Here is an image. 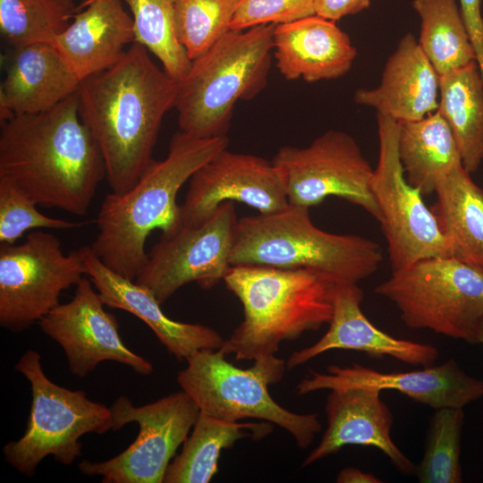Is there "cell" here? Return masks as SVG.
<instances>
[{
  "instance_id": "cell-29",
  "label": "cell",
  "mask_w": 483,
  "mask_h": 483,
  "mask_svg": "<svg viewBox=\"0 0 483 483\" xmlns=\"http://www.w3.org/2000/svg\"><path fill=\"white\" fill-rule=\"evenodd\" d=\"M420 19L418 43L440 76L477 62L455 0H413Z\"/></svg>"
},
{
  "instance_id": "cell-26",
  "label": "cell",
  "mask_w": 483,
  "mask_h": 483,
  "mask_svg": "<svg viewBox=\"0 0 483 483\" xmlns=\"http://www.w3.org/2000/svg\"><path fill=\"white\" fill-rule=\"evenodd\" d=\"M398 156L407 182L423 196L462 165L453 132L436 110L424 118L400 123Z\"/></svg>"
},
{
  "instance_id": "cell-9",
  "label": "cell",
  "mask_w": 483,
  "mask_h": 483,
  "mask_svg": "<svg viewBox=\"0 0 483 483\" xmlns=\"http://www.w3.org/2000/svg\"><path fill=\"white\" fill-rule=\"evenodd\" d=\"M15 369L30 384L31 405L24 434L3 447L5 461L18 472L32 477L41 461L52 455L71 465L81 455L80 437L110 430L111 410L52 382L45 374L40 354L28 350Z\"/></svg>"
},
{
  "instance_id": "cell-30",
  "label": "cell",
  "mask_w": 483,
  "mask_h": 483,
  "mask_svg": "<svg viewBox=\"0 0 483 483\" xmlns=\"http://www.w3.org/2000/svg\"><path fill=\"white\" fill-rule=\"evenodd\" d=\"M75 10L72 0H0L1 34L12 47L53 45Z\"/></svg>"
},
{
  "instance_id": "cell-7",
  "label": "cell",
  "mask_w": 483,
  "mask_h": 483,
  "mask_svg": "<svg viewBox=\"0 0 483 483\" xmlns=\"http://www.w3.org/2000/svg\"><path fill=\"white\" fill-rule=\"evenodd\" d=\"M226 355L222 348L198 351L177 375V383L200 413L226 422L262 419L286 430L300 448L309 447L322 429L318 414L292 412L268 391L270 385L283 379L286 361L271 354L255 359L249 369H240Z\"/></svg>"
},
{
  "instance_id": "cell-20",
  "label": "cell",
  "mask_w": 483,
  "mask_h": 483,
  "mask_svg": "<svg viewBox=\"0 0 483 483\" xmlns=\"http://www.w3.org/2000/svg\"><path fill=\"white\" fill-rule=\"evenodd\" d=\"M79 250L86 275L105 305L127 311L142 320L177 360H186L200 350L222 348L225 339L217 331L204 325L171 319L149 290L112 271L90 246H82Z\"/></svg>"
},
{
  "instance_id": "cell-33",
  "label": "cell",
  "mask_w": 483,
  "mask_h": 483,
  "mask_svg": "<svg viewBox=\"0 0 483 483\" xmlns=\"http://www.w3.org/2000/svg\"><path fill=\"white\" fill-rule=\"evenodd\" d=\"M240 0H174L177 40L191 61L208 52L229 30Z\"/></svg>"
},
{
  "instance_id": "cell-24",
  "label": "cell",
  "mask_w": 483,
  "mask_h": 483,
  "mask_svg": "<svg viewBox=\"0 0 483 483\" xmlns=\"http://www.w3.org/2000/svg\"><path fill=\"white\" fill-rule=\"evenodd\" d=\"M83 6L53 44L80 81L116 64L135 42L132 17L120 0H87Z\"/></svg>"
},
{
  "instance_id": "cell-17",
  "label": "cell",
  "mask_w": 483,
  "mask_h": 483,
  "mask_svg": "<svg viewBox=\"0 0 483 483\" xmlns=\"http://www.w3.org/2000/svg\"><path fill=\"white\" fill-rule=\"evenodd\" d=\"M368 386L395 390L414 402L441 408H464L483 396V381L466 374L453 359L411 371L382 372L360 364L329 366L326 372L311 371L296 386L300 395L318 390Z\"/></svg>"
},
{
  "instance_id": "cell-25",
  "label": "cell",
  "mask_w": 483,
  "mask_h": 483,
  "mask_svg": "<svg viewBox=\"0 0 483 483\" xmlns=\"http://www.w3.org/2000/svg\"><path fill=\"white\" fill-rule=\"evenodd\" d=\"M435 193L436 202L430 208L452 257L483 271V189L461 165Z\"/></svg>"
},
{
  "instance_id": "cell-6",
  "label": "cell",
  "mask_w": 483,
  "mask_h": 483,
  "mask_svg": "<svg viewBox=\"0 0 483 483\" xmlns=\"http://www.w3.org/2000/svg\"><path fill=\"white\" fill-rule=\"evenodd\" d=\"M275 26L231 30L191 61L174 105L181 131L201 139L226 135L236 103L257 97L267 84Z\"/></svg>"
},
{
  "instance_id": "cell-36",
  "label": "cell",
  "mask_w": 483,
  "mask_h": 483,
  "mask_svg": "<svg viewBox=\"0 0 483 483\" xmlns=\"http://www.w3.org/2000/svg\"><path fill=\"white\" fill-rule=\"evenodd\" d=\"M460 12L483 76V16L481 0H459Z\"/></svg>"
},
{
  "instance_id": "cell-2",
  "label": "cell",
  "mask_w": 483,
  "mask_h": 483,
  "mask_svg": "<svg viewBox=\"0 0 483 483\" xmlns=\"http://www.w3.org/2000/svg\"><path fill=\"white\" fill-rule=\"evenodd\" d=\"M78 104L77 91L47 111L1 123L0 176L37 205L83 216L106 173Z\"/></svg>"
},
{
  "instance_id": "cell-8",
  "label": "cell",
  "mask_w": 483,
  "mask_h": 483,
  "mask_svg": "<svg viewBox=\"0 0 483 483\" xmlns=\"http://www.w3.org/2000/svg\"><path fill=\"white\" fill-rule=\"evenodd\" d=\"M375 292L392 301L412 329L478 343L483 271L453 257H430L392 271Z\"/></svg>"
},
{
  "instance_id": "cell-31",
  "label": "cell",
  "mask_w": 483,
  "mask_h": 483,
  "mask_svg": "<svg viewBox=\"0 0 483 483\" xmlns=\"http://www.w3.org/2000/svg\"><path fill=\"white\" fill-rule=\"evenodd\" d=\"M124 1L132 13L135 42L156 55L169 75L182 80L191 61L175 35L174 0Z\"/></svg>"
},
{
  "instance_id": "cell-38",
  "label": "cell",
  "mask_w": 483,
  "mask_h": 483,
  "mask_svg": "<svg viewBox=\"0 0 483 483\" xmlns=\"http://www.w3.org/2000/svg\"><path fill=\"white\" fill-rule=\"evenodd\" d=\"M337 483H381L382 480L372 473L363 471L358 468L346 467L337 475Z\"/></svg>"
},
{
  "instance_id": "cell-37",
  "label": "cell",
  "mask_w": 483,
  "mask_h": 483,
  "mask_svg": "<svg viewBox=\"0 0 483 483\" xmlns=\"http://www.w3.org/2000/svg\"><path fill=\"white\" fill-rule=\"evenodd\" d=\"M370 5V0H316V14L330 21L360 13Z\"/></svg>"
},
{
  "instance_id": "cell-14",
  "label": "cell",
  "mask_w": 483,
  "mask_h": 483,
  "mask_svg": "<svg viewBox=\"0 0 483 483\" xmlns=\"http://www.w3.org/2000/svg\"><path fill=\"white\" fill-rule=\"evenodd\" d=\"M238 220L233 201L228 200L203 224L182 225L172 236L161 237L135 283L149 290L160 304L191 282L205 290L215 287L232 267Z\"/></svg>"
},
{
  "instance_id": "cell-10",
  "label": "cell",
  "mask_w": 483,
  "mask_h": 483,
  "mask_svg": "<svg viewBox=\"0 0 483 483\" xmlns=\"http://www.w3.org/2000/svg\"><path fill=\"white\" fill-rule=\"evenodd\" d=\"M110 410V430L136 422L140 432L118 455L79 463L81 473L101 476L105 483H163L169 463L200 413L198 404L182 390L142 406H135L122 395Z\"/></svg>"
},
{
  "instance_id": "cell-4",
  "label": "cell",
  "mask_w": 483,
  "mask_h": 483,
  "mask_svg": "<svg viewBox=\"0 0 483 483\" xmlns=\"http://www.w3.org/2000/svg\"><path fill=\"white\" fill-rule=\"evenodd\" d=\"M225 287L243 308V320L222 349L235 360L275 354L284 341L329 324L336 282L306 268L232 266Z\"/></svg>"
},
{
  "instance_id": "cell-15",
  "label": "cell",
  "mask_w": 483,
  "mask_h": 483,
  "mask_svg": "<svg viewBox=\"0 0 483 483\" xmlns=\"http://www.w3.org/2000/svg\"><path fill=\"white\" fill-rule=\"evenodd\" d=\"M105 306L85 275L76 285L72 299L59 303L38 323L43 333L62 347L74 376H88L104 360L129 366L140 375L151 374L152 364L125 345L117 319Z\"/></svg>"
},
{
  "instance_id": "cell-23",
  "label": "cell",
  "mask_w": 483,
  "mask_h": 483,
  "mask_svg": "<svg viewBox=\"0 0 483 483\" xmlns=\"http://www.w3.org/2000/svg\"><path fill=\"white\" fill-rule=\"evenodd\" d=\"M273 41L277 69L288 80L340 78L357 56L350 37L335 21L317 14L275 25Z\"/></svg>"
},
{
  "instance_id": "cell-27",
  "label": "cell",
  "mask_w": 483,
  "mask_h": 483,
  "mask_svg": "<svg viewBox=\"0 0 483 483\" xmlns=\"http://www.w3.org/2000/svg\"><path fill=\"white\" fill-rule=\"evenodd\" d=\"M437 111L448 123L470 174L483 162V76L472 62L440 76Z\"/></svg>"
},
{
  "instance_id": "cell-28",
  "label": "cell",
  "mask_w": 483,
  "mask_h": 483,
  "mask_svg": "<svg viewBox=\"0 0 483 483\" xmlns=\"http://www.w3.org/2000/svg\"><path fill=\"white\" fill-rule=\"evenodd\" d=\"M272 429L273 424L267 421L226 422L199 413L181 453L169 463L164 482L208 483L218 471L224 449L242 438L260 439Z\"/></svg>"
},
{
  "instance_id": "cell-22",
  "label": "cell",
  "mask_w": 483,
  "mask_h": 483,
  "mask_svg": "<svg viewBox=\"0 0 483 483\" xmlns=\"http://www.w3.org/2000/svg\"><path fill=\"white\" fill-rule=\"evenodd\" d=\"M439 79L418 40L408 33L388 57L379 85L357 89L353 100L399 123L417 121L437 110Z\"/></svg>"
},
{
  "instance_id": "cell-34",
  "label": "cell",
  "mask_w": 483,
  "mask_h": 483,
  "mask_svg": "<svg viewBox=\"0 0 483 483\" xmlns=\"http://www.w3.org/2000/svg\"><path fill=\"white\" fill-rule=\"evenodd\" d=\"M37 204L13 181L0 176V244H14L32 229H71L80 225L39 212Z\"/></svg>"
},
{
  "instance_id": "cell-39",
  "label": "cell",
  "mask_w": 483,
  "mask_h": 483,
  "mask_svg": "<svg viewBox=\"0 0 483 483\" xmlns=\"http://www.w3.org/2000/svg\"><path fill=\"white\" fill-rule=\"evenodd\" d=\"M478 343L483 346V321L479 333Z\"/></svg>"
},
{
  "instance_id": "cell-18",
  "label": "cell",
  "mask_w": 483,
  "mask_h": 483,
  "mask_svg": "<svg viewBox=\"0 0 483 483\" xmlns=\"http://www.w3.org/2000/svg\"><path fill=\"white\" fill-rule=\"evenodd\" d=\"M330 391L325 405L327 427L319 444L304 459L302 467L335 454L346 445H362L381 451L400 473L415 472L416 465L392 439L394 416L381 399V390L348 386Z\"/></svg>"
},
{
  "instance_id": "cell-35",
  "label": "cell",
  "mask_w": 483,
  "mask_h": 483,
  "mask_svg": "<svg viewBox=\"0 0 483 483\" xmlns=\"http://www.w3.org/2000/svg\"><path fill=\"white\" fill-rule=\"evenodd\" d=\"M316 0H240L231 30L292 22L316 14Z\"/></svg>"
},
{
  "instance_id": "cell-32",
  "label": "cell",
  "mask_w": 483,
  "mask_h": 483,
  "mask_svg": "<svg viewBox=\"0 0 483 483\" xmlns=\"http://www.w3.org/2000/svg\"><path fill=\"white\" fill-rule=\"evenodd\" d=\"M463 408L436 410L429 420L425 449L415 474L419 483H461Z\"/></svg>"
},
{
  "instance_id": "cell-11",
  "label": "cell",
  "mask_w": 483,
  "mask_h": 483,
  "mask_svg": "<svg viewBox=\"0 0 483 483\" xmlns=\"http://www.w3.org/2000/svg\"><path fill=\"white\" fill-rule=\"evenodd\" d=\"M85 275L79 249L65 254L50 233L30 232L18 245L0 244V326L15 333L28 329Z\"/></svg>"
},
{
  "instance_id": "cell-16",
  "label": "cell",
  "mask_w": 483,
  "mask_h": 483,
  "mask_svg": "<svg viewBox=\"0 0 483 483\" xmlns=\"http://www.w3.org/2000/svg\"><path fill=\"white\" fill-rule=\"evenodd\" d=\"M228 200L244 203L264 215L289 205L284 177L272 161L226 148L191 177L181 205L182 225L203 224Z\"/></svg>"
},
{
  "instance_id": "cell-3",
  "label": "cell",
  "mask_w": 483,
  "mask_h": 483,
  "mask_svg": "<svg viewBox=\"0 0 483 483\" xmlns=\"http://www.w3.org/2000/svg\"><path fill=\"white\" fill-rule=\"evenodd\" d=\"M227 135L201 139L178 131L166 157L152 160L137 183L123 194L108 193L97 217V234L90 245L114 273L135 281L148 260L150 233L174 234L182 225L176 197L192 174L228 147Z\"/></svg>"
},
{
  "instance_id": "cell-12",
  "label": "cell",
  "mask_w": 483,
  "mask_h": 483,
  "mask_svg": "<svg viewBox=\"0 0 483 483\" xmlns=\"http://www.w3.org/2000/svg\"><path fill=\"white\" fill-rule=\"evenodd\" d=\"M378 158L370 187L380 210L392 271L430 257H452L450 246L420 191L406 180L398 156L400 123L377 114Z\"/></svg>"
},
{
  "instance_id": "cell-21",
  "label": "cell",
  "mask_w": 483,
  "mask_h": 483,
  "mask_svg": "<svg viewBox=\"0 0 483 483\" xmlns=\"http://www.w3.org/2000/svg\"><path fill=\"white\" fill-rule=\"evenodd\" d=\"M80 80L51 44L12 47L0 87V118L47 111L75 94Z\"/></svg>"
},
{
  "instance_id": "cell-1",
  "label": "cell",
  "mask_w": 483,
  "mask_h": 483,
  "mask_svg": "<svg viewBox=\"0 0 483 483\" xmlns=\"http://www.w3.org/2000/svg\"><path fill=\"white\" fill-rule=\"evenodd\" d=\"M134 42L111 67L80 81V117L104 159L112 191L132 188L153 160L165 114L174 107L179 81Z\"/></svg>"
},
{
  "instance_id": "cell-19",
  "label": "cell",
  "mask_w": 483,
  "mask_h": 483,
  "mask_svg": "<svg viewBox=\"0 0 483 483\" xmlns=\"http://www.w3.org/2000/svg\"><path fill=\"white\" fill-rule=\"evenodd\" d=\"M363 298L358 284L336 283L328 330L314 344L292 352L286 361L287 369L332 350L361 352L377 359L388 356L414 366L435 364L439 355L436 347L396 338L374 326L361 310Z\"/></svg>"
},
{
  "instance_id": "cell-5",
  "label": "cell",
  "mask_w": 483,
  "mask_h": 483,
  "mask_svg": "<svg viewBox=\"0 0 483 483\" xmlns=\"http://www.w3.org/2000/svg\"><path fill=\"white\" fill-rule=\"evenodd\" d=\"M381 246L354 233H332L316 226L309 208L289 204L270 214L239 218L230 257L232 266L306 268L336 283H355L375 274Z\"/></svg>"
},
{
  "instance_id": "cell-13",
  "label": "cell",
  "mask_w": 483,
  "mask_h": 483,
  "mask_svg": "<svg viewBox=\"0 0 483 483\" xmlns=\"http://www.w3.org/2000/svg\"><path fill=\"white\" fill-rule=\"evenodd\" d=\"M272 162L282 173L289 204L309 208L335 196L380 221L370 187L374 168L347 132L329 130L307 147L283 146Z\"/></svg>"
}]
</instances>
